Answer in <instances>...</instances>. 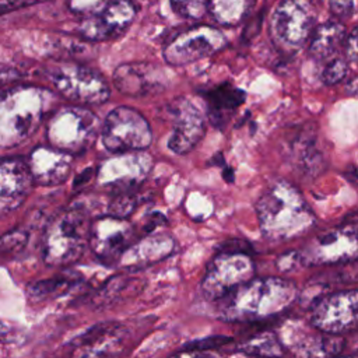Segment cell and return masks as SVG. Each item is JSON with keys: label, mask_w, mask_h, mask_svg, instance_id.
<instances>
[{"label": "cell", "mask_w": 358, "mask_h": 358, "mask_svg": "<svg viewBox=\"0 0 358 358\" xmlns=\"http://www.w3.org/2000/svg\"><path fill=\"white\" fill-rule=\"evenodd\" d=\"M296 296L298 288L289 280L253 277L218 301V313L225 322L263 320L287 310Z\"/></svg>", "instance_id": "2"}, {"label": "cell", "mask_w": 358, "mask_h": 358, "mask_svg": "<svg viewBox=\"0 0 358 358\" xmlns=\"http://www.w3.org/2000/svg\"><path fill=\"white\" fill-rule=\"evenodd\" d=\"M206 99L208 120L215 127H222L229 122L235 110L245 102L246 94L242 90L225 83L210 90Z\"/></svg>", "instance_id": "21"}, {"label": "cell", "mask_w": 358, "mask_h": 358, "mask_svg": "<svg viewBox=\"0 0 358 358\" xmlns=\"http://www.w3.org/2000/svg\"><path fill=\"white\" fill-rule=\"evenodd\" d=\"M116 155L105 159L96 173L98 183L108 192H137L138 186L148 176L152 161L143 151L115 152Z\"/></svg>", "instance_id": "12"}, {"label": "cell", "mask_w": 358, "mask_h": 358, "mask_svg": "<svg viewBox=\"0 0 358 358\" xmlns=\"http://www.w3.org/2000/svg\"><path fill=\"white\" fill-rule=\"evenodd\" d=\"M113 84L127 96H145L164 88L159 70L150 63L120 64L113 73Z\"/></svg>", "instance_id": "19"}, {"label": "cell", "mask_w": 358, "mask_h": 358, "mask_svg": "<svg viewBox=\"0 0 358 358\" xmlns=\"http://www.w3.org/2000/svg\"><path fill=\"white\" fill-rule=\"evenodd\" d=\"M256 0H207V13L224 27L241 24L253 8Z\"/></svg>", "instance_id": "24"}, {"label": "cell", "mask_w": 358, "mask_h": 358, "mask_svg": "<svg viewBox=\"0 0 358 358\" xmlns=\"http://www.w3.org/2000/svg\"><path fill=\"white\" fill-rule=\"evenodd\" d=\"M282 352L280 340L273 333L257 334L241 344L236 350V354L242 355H281Z\"/></svg>", "instance_id": "26"}, {"label": "cell", "mask_w": 358, "mask_h": 358, "mask_svg": "<svg viewBox=\"0 0 358 358\" xmlns=\"http://www.w3.org/2000/svg\"><path fill=\"white\" fill-rule=\"evenodd\" d=\"M259 228L271 242H285L309 232L316 217L302 193L289 182L271 183L256 201Z\"/></svg>", "instance_id": "1"}, {"label": "cell", "mask_w": 358, "mask_h": 358, "mask_svg": "<svg viewBox=\"0 0 358 358\" xmlns=\"http://www.w3.org/2000/svg\"><path fill=\"white\" fill-rule=\"evenodd\" d=\"M78 282H80V278L77 275H70V274L38 280L28 284L27 296L32 302H41V301L57 298L67 294Z\"/></svg>", "instance_id": "25"}, {"label": "cell", "mask_w": 358, "mask_h": 358, "mask_svg": "<svg viewBox=\"0 0 358 358\" xmlns=\"http://www.w3.org/2000/svg\"><path fill=\"white\" fill-rule=\"evenodd\" d=\"M109 0H67V7L74 14L88 17L99 13Z\"/></svg>", "instance_id": "31"}, {"label": "cell", "mask_w": 358, "mask_h": 358, "mask_svg": "<svg viewBox=\"0 0 358 358\" xmlns=\"http://www.w3.org/2000/svg\"><path fill=\"white\" fill-rule=\"evenodd\" d=\"M175 249V241L166 234H150L134 242L124 250L119 264L126 268H140L168 257Z\"/></svg>", "instance_id": "20"}, {"label": "cell", "mask_w": 358, "mask_h": 358, "mask_svg": "<svg viewBox=\"0 0 358 358\" xmlns=\"http://www.w3.org/2000/svg\"><path fill=\"white\" fill-rule=\"evenodd\" d=\"M101 137L105 148L113 154L144 151L152 141V131L138 110L117 106L106 115L101 124Z\"/></svg>", "instance_id": "9"}, {"label": "cell", "mask_w": 358, "mask_h": 358, "mask_svg": "<svg viewBox=\"0 0 358 358\" xmlns=\"http://www.w3.org/2000/svg\"><path fill=\"white\" fill-rule=\"evenodd\" d=\"M136 14L131 0H109L99 13L84 17L78 32L88 41L116 39L131 25Z\"/></svg>", "instance_id": "15"}, {"label": "cell", "mask_w": 358, "mask_h": 358, "mask_svg": "<svg viewBox=\"0 0 358 358\" xmlns=\"http://www.w3.org/2000/svg\"><path fill=\"white\" fill-rule=\"evenodd\" d=\"M330 11L338 18H347L354 13V0H330Z\"/></svg>", "instance_id": "33"}, {"label": "cell", "mask_w": 358, "mask_h": 358, "mask_svg": "<svg viewBox=\"0 0 358 358\" xmlns=\"http://www.w3.org/2000/svg\"><path fill=\"white\" fill-rule=\"evenodd\" d=\"M134 239V228L126 218L108 214L91 221L88 246L95 257L106 264L117 263Z\"/></svg>", "instance_id": "14"}, {"label": "cell", "mask_w": 358, "mask_h": 358, "mask_svg": "<svg viewBox=\"0 0 358 358\" xmlns=\"http://www.w3.org/2000/svg\"><path fill=\"white\" fill-rule=\"evenodd\" d=\"M345 28L338 21H327L320 24L317 28L312 29L309 36V52L320 62H326L333 57L338 49L343 46L345 39Z\"/></svg>", "instance_id": "22"}, {"label": "cell", "mask_w": 358, "mask_h": 358, "mask_svg": "<svg viewBox=\"0 0 358 358\" xmlns=\"http://www.w3.org/2000/svg\"><path fill=\"white\" fill-rule=\"evenodd\" d=\"M255 270V263L246 252L221 249L211 259L201 278V294L207 301L218 302L235 288L253 278Z\"/></svg>", "instance_id": "6"}, {"label": "cell", "mask_w": 358, "mask_h": 358, "mask_svg": "<svg viewBox=\"0 0 358 358\" xmlns=\"http://www.w3.org/2000/svg\"><path fill=\"white\" fill-rule=\"evenodd\" d=\"M56 103V95L42 87L0 88V148L27 141Z\"/></svg>", "instance_id": "3"}, {"label": "cell", "mask_w": 358, "mask_h": 358, "mask_svg": "<svg viewBox=\"0 0 358 358\" xmlns=\"http://www.w3.org/2000/svg\"><path fill=\"white\" fill-rule=\"evenodd\" d=\"M99 133V117L84 105H69L55 110L46 124L49 145L71 155L85 152Z\"/></svg>", "instance_id": "5"}, {"label": "cell", "mask_w": 358, "mask_h": 358, "mask_svg": "<svg viewBox=\"0 0 358 358\" xmlns=\"http://www.w3.org/2000/svg\"><path fill=\"white\" fill-rule=\"evenodd\" d=\"M348 73V63L343 57H330L326 60V64L320 73V80L326 85H334L345 78Z\"/></svg>", "instance_id": "29"}, {"label": "cell", "mask_w": 358, "mask_h": 358, "mask_svg": "<svg viewBox=\"0 0 358 358\" xmlns=\"http://www.w3.org/2000/svg\"><path fill=\"white\" fill-rule=\"evenodd\" d=\"M231 338L228 337H210V338H204V340H197V341H193V343H189L186 345H183V350L186 351H192V350H206V348H215L218 345H222V344H227L229 343Z\"/></svg>", "instance_id": "32"}, {"label": "cell", "mask_w": 358, "mask_h": 358, "mask_svg": "<svg viewBox=\"0 0 358 358\" xmlns=\"http://www.w3.org/2000/svg\"><path fill=\"white\" fill-rule=\"evenodd\" d=\"M29 239L28 231L24 228H14L0 236V255L14 256L18 255L27 246Z\"/></svg>", "instance_id": "28"}, {"label": "cell", "mask_w": 358, "mask_h": 358, "mask_svg": "<svg viewBox=\"0 0 358 358\" xmlns=\"http://www.w3.org/2000/svg\"><path fill=\"white\" fill-rule=\"evenodd\" d=\"M27 162L34 183L56 186L69 178L73 166V155L52 145H41L31 152Z\"/></svg>", "instance_id": "18"}, {"label": "cell", "mask_w": 358, "mask_h": 358, "mask_svg": "<svg viewBox=\"0 0 358 358\" xmlns=\"http://www.w3.org/2000/svg\"><path fill=\"white\" fill-rule=\"evenodd\" d=\"M344 49L347 55V62H357V28H352L344 39Z\"/></svg>", "instance_id": "35"}, {"label": "cell", "mask_w": 358, "mask_h": 358, "mask_svg": "<svg viewBox=\"0 0 358 358\" xmlns=\"http://www.w3.org/2000/svg\"><path fill=\"white\" fill-rule=\"evenodd\" d=\"M48 76L59 94L78 105H101L110 96L108 81L90 67L60 63L53 66Z\"/></svg>", "instance_id": "7"}, {"label": "cell", "mask_w": 358, "mask_h": 358, "mask_svg": "<svg viewBox=\"0 0 358 358\" xmlns=\"http://www.w3.org/2000/svg\"><path fill=\"white\" fill-rule=\"evenodd\" d=\"M168 112L173 123L168 148L178 155L187 154L203 138L206 133V117L189 98L173 99L168 106Z\"/></svg>", "instance_id": "16"}, {"label": "cell", "mask_w": 358, "mask_h": 358, "mask_svg": "<svg viewBox=\"0 0 358 358\" xmlns=\"http://www.w3.org/2000/svg\"><path fill=\"white\" fill-rule=\"evenodd\" d=\"M357 246V225L351 222L316 235L296 252L302 266L338 264L354 262Z\"/></svg>", "instance_id": "10"}, {"label": "cell", "mask_w": 358, "mask_h": 358, "mask_svg": "<svg viewBox=\"0 0 358 358\" xmlns=\"http://www.w3.org/2000/svg\"><path fill=\"white\" fill-rule=\"evenodd\" d=\"M122 330L117 323H101L74 341L76 352L78 355H105V345H113Z\"/></svg>", "instance_id": "23"}, {"label": "cell", "mask_w": 358, "mask_h": 358, "mask_svg": "<svg viewBox=\"0 0 358 358\" xmlns=\"http://www.w3.org/2000/svg\"><path fill=\"white\" fill-rule=\"evenodd\" d=\"M137 206V194L134 192L112 193L108 203V214L119 218H127Z\"/></svg>", "instance_id": "27"}, {"label": "cell", "mask_w": 358, "mask_h": 358, "mask_svg": "<svg viewBox=\"0 0 358 358\" xmlns=\"http://www.w3.org/2000/svg\"><path fill=\"white\" fill-rule=\"evenodd\" d=\"M18 77H20V73L15 69L0 64V88L10 85L15 80H18Z\"/></svg>", "instance_id": "37"}, {"label": "cell", "mask_w": 358, "mask_h": 358, "mask_svg": "<svg viewBox=\"0 0 358 358\" xmlns=\"http://www.w3.org/2000/svg\"><path fill=\"white\" fill-rule=\"evenodd\" d=\"M296 264H301L299 262V256H298V252H289L287 255H282L278 260H277V266L280 267V270L282 271H289L291 267L296 266Z\"/></svg>", "instance_id": "36"}, {"label": "cell", "mask_w": 358, "mask_h": 358, "mask_svg": "<svg viewBox=\"0 0 358 358\" xmlns=\"http://www.w3.org/2000/svg\"><path fill=\"white\" fill-rule=\"evenodd\" d=\"M227 45L225 35L210 25H196L178 32L164 46L169 66H185L220 52Z\"/></svg>", "instance_id": "11"}, {"label": "cell", "mask_w": 358, "mask_h": 358, "mask_svg": "<svg viewBox=\"0 0 358 358\" xmlns=\"http://www.w3.org/2000/svg\"><path fill=\"white\" fill-rule=\"evenodd\" d=\"M357 315V289L333 291L313 302L310 322L319 331L337 336L355 329Z\"/></svg>", "instance_id": "13"}, {"label": "cell", "mask_w": 358, "mask_h": 358, "mask_svg": "<svg viewBox=\"0 0 358 358\" xmlns=\"http://www.w3.org/2000/svg\"><path fill=\"white\" fill-rule=\"evenodd\" d=\"M90 227V213L83 207H71L56 215L43 235V262L50 267H66L80 260L88 246Z\"/></svg>", "instance_id": "4"}, {"label": "cell", "mask_w": 358, "mask_h": 358, "mask_svg": "<svg viewBox=\"0 0 358 358\" xmlns=\"http://www.w3.org/2000/svg\"><path fill=\"white\" fill-rule=\"evenodd\" d=\"M172 10L187 20H200L207 13V0H171Z\"/></svg>", "instance_id": "30"}, {"label": "cell", "mask_w": 358, "mask_h": 358, "mask_svg": "<svg viewBox=\"0 0 358 358\" xmlns=\"http://www.w3.org/2000/svg\"><path fill=\"white\" fill-rule=\"evenodd\" d=\"M315 24L310 0H280L270 22L273 42L280 50L294 53L309 39Z\"/></svg>", "instance_id": "8"}, {"label": "cell", "mask_w": 358, "mask_h": 358, "mask_svg": "<svg viewBox=\"0 0 358 358\" xmlns=\"http://www.w3.org/2000/svg\"><path fill=\"white\" fill-rule=\"evenodd\" d=\"M43 1H48V0H0V15L24 8V7L35 6Z\"/></svg>", "instance_id": "34"}, {"label": "cell", "mask_w": 358, "mask_h": 358, "mask_svg": "<svg viewBox=\"0 0 358 358\" xmlns=\"http://www.w3.org/2000/svg\"><path fill=\"white\" fill-rule=\"evenodd\" d=\"M34 179L28 162L22 158H0V217L22 206L31 193Z\"/></svg>", "instance_id": "17"}]
</instances>
